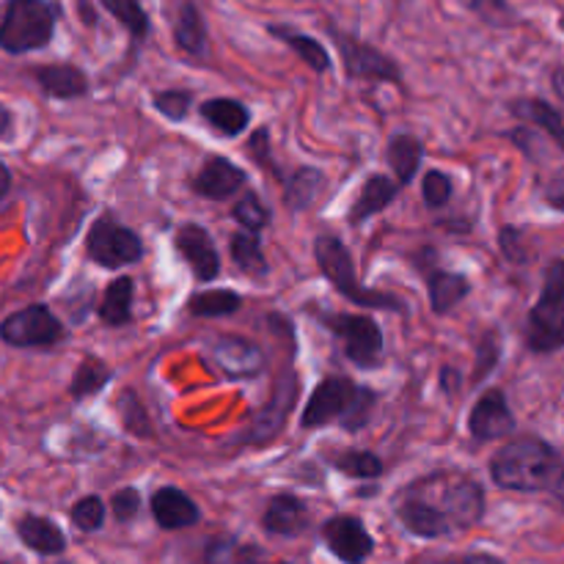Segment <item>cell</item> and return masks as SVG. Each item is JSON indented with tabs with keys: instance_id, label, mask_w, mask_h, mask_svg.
I'll use <instances>...</instances> for the list:
<instances>
[{
	"instance_id": "cell-1",
	"label": "cell",
	"mask_w": 564,
	"mask_h": 564,
	"mask_svg": "<svg viewBox=\"0 0 564 564\" xmlns=\"http://www.w3.org/2000/svg\"><path fill=\"white\" fill-rule=\"evenodd\" d=\"M564 460V452L538 435L512 438L490 460V477L512 494H551Z\"/></svg>"
},
{
	"instance_id": "cell-2",
	"label": "cell",
	"mask_w": 564,
	"mask_h": 564,
	"mask_svg": "<svg viewBox=\"0 0 564 564\" xmlns=\"http://www.w3.org/2000/svg\"><path fill=\"white\" fill-rule=\"evenodd\" d=\"M61 6L53 0H6L0 17V50L25 55L44 50L55 36Z\"/></svg>"
},
{
	"instance_id": "cell-3",
	"label": "cell",
	"mask_w": 564,
	"mask_h": 564,
	"mask_svg": "<svg viewBox=\"0 0 564 564\" xmlns=\"http://www.w3.org/2000/svg\"><path fill=\"white\" fill-rule=\"evenodd\" d=\"M314 259H317L325 279L336 286V292L345 295L350 303H356V306L383 308V312H405V303L400 297L389 295V292L364 290L356 275V264H352L350 251H347L339 237H317V242H314Z\"/></svg>"
},
{
	"instance_id": "cell-4",
	"label": "cell",
	"mask_w": 564,
	"mask_h": 564,
	"mask_svg": "<svg viewBox=\"0 0 564 564\" xmlns=\"http://www.w3.org/2000/svg\"><path fill=\"white\" fill-rule=\"evenodd\" d=\"M86 253L91 262L99 264V268L119 270L127 268V264L141 262L143 242L135 231L116 224L110 215H99L91 224V229H88Z\"/></svg>"
},
{
	"instance_id": "cell-5",
	"label": "cell",
	"mask_w": 564,
	"mask_h": 564,
	"mask_svg": "<svg viewBox=\"0 0 564 564\" xmlns=\"http://www.w3.org/2000/svg\"><path fill=\"white\" fill-rule=\"evenodd\" d=\"M328 36L334 39L336 50L341 55V64H345V75L350 80H369V83H394L400 86L402 72L397 66L394 58H389L386 53H380L372 44L361 42L352 33L339 31V28H328Z\"/></svg>"
},
{
	"instance_id": "cell-6",
	"label": "cell",
	"mask_w": 564,
	"mask_h": 564,
	"mask_svg": "<svg viewBox=\"0 0 564 564\" xmlns=\"http://www.w3.org/2000/svg\"><path fill=\"white\" fill-rule=\"evenodd\" d=\"M64 339L66 328L44 303H31V306L9 314V317L0 323V341L9 347H17V350H28V347H53Z\"/></svg>"
},
{
	"instance_id": "cell-7",
	"label": "cell",
	"mask_w": 564,
	"mask_h": 564,
	"mask_svg": "<svg viewBox=\"0 0 564 564\" xmlns=\"http://www.w3.org/2000/svg\"><path fill=\"white\" fill-rule=\"evenodd\" d=\"M323 325L341 341L345 356L356 367H375L383 356V330L367 314H325Z\"/></svg>"
},
{
	"instance_id": "cell-8",
	"label": "cell",
	"mask_w": 564,
	"mask_h": 564,
	"mask_svg": "<svg viewBox=\"0 0 564 564\" xmlns=\"http://www.w3.org/2000/svg\"><path fill=\"white\" fill-rule=\"evenodd\" d=\"M358 386L350 378H341V375H330L323 383H317V389L308 397L306 408H303L301 427L314 430L325 427L330 422H339L347 413L350 402L356 400Z\"/></svg>"
},
{
	"instance_id": "cell-9",
	"label": "cell",
	"mask_w": 564,
	"mask_h": 564,
	"mask_svg": "<svg viewBox=\"0 0 564 564\" xmlns=\"http://www.w3.org/2000/svg\"><path fill=\"white\" fill-rule=\"evenodd\" d=\"M435 507L444 512L452 529H471L485 518V490L471 477L457 474L446 479L441 488V505Z\"/></svg>"
},
{
	"instance_id": "cell-10",
	"label": "cell",
	"mask_w": 564,
	"mask_h": 564,
	"mask_svg": "<svg viewBox=\"0 0 564 564\" xmlns=\"http://www.w3.org/2000/svg\"><path fill=\"white\" fill-rule=\"evenodd\" d=\"M562 319H564V257L554 259V262L545 268L543 290H540L538 303H534L532 312H529L527 345L549 334V330L554 328V325H560Z\"/></svg>"
},
{
	"instance_id": "cell-11",
	"label": "cell",
	"mask_w": 564,
	"mask_h": 564,
	"mask_svg": "<svg viewBox=\"0 0 564 564\" xmlns=\"http://www.w3.org/2000/svg\"><path fill=\"white\" fill-rule=\"evenodd\" d=\"M323 543L345 564H364L372 556L375 540L356 516H336L325 521Z\"/></svg>"
},
{
	"instance_id": "cell-12",
	"label": "cell",
	"mask_w": 564,
	"mask_h": 564,
	"mask_svg": "<svg viewBox=\"0 0 564 564\" xmlns=\"http://www.w3.org/2000/svg\"><path fill=\"white\" fill-rule=\"evenodd\" d=\"M468 430L477 441H501L516 433V416L501 389H488L471 408Z\"/></svg>"
},
{
	"instance_id": "cell-13",
	"label": "cell",
	"mask_w": 564,
	"mask_h": 564,
	"mask_svg": "<svg viewBox=\"0 0 564 564\" xmlns=\"http://www.w3.org/2000/svg\"><path fill=\"white\" fill-rule=\"evenodd\" d=\"M174 246L198 281H213L215 275L220 273L218 248H215L213 237H209V231L204 229V226L198 224L180 226L174 237Z\"/></svg>"
},
{
	"instance_id": "cell-14",
	"label": "cell",
	"mask_w": 564,
	"mask_h": 564,
	"mask_svg": "<svg viewBox=\"0 0 564 564\" xmlns=\"http://www.w3.org/2000/svg\"><path fill=\"white\" fill-rule=\"evenodd\" d=\"M246 185V171L226 158H207L196 176L191 180V187L196 196L209 198V202H226Z\"/></svg>"
},
{
	"instance_id": "cell-15",
	"label": "cell",
	"mask_w": 564,
	"mask_h": 564,
	"mask_svg": "<svg viewBox=\"0 0 564 564\" xmlns=\"http://www.w3.org/2000/svg\"><path fill=\"white\" fill-rule=\"evenodd\" d=\"M297 400V378L295 372H286L284 378L279 380V386H275L273 397H270L268 405L259 411V416L253 419V427L246 433V441L248 444H262V441H270L279 435V430L284 427L286 422V413L292 411V405H295Z\"/></svg>"
},
{
	"instance_id": "cell-16",
	"label": "cell",
	"mask_w": 564,
	"mask_h": 564,
	"mask_svg": "<svg viewBox=\"0 0 564 564\" xmlns=\"http://www.w3.org/2000/svg\"><path fill=\"white\" fill-rule=\"evenodd\" d=\"M209 356L226 378H257L264 369L262 350L242 336H220Z\"/></svg>"
},
{
	"instance_id": "cell-17",
	"label": "cell",
	"mask_w": 564,
	"mask_h": 564,
	"mask_svg": "<svg viewBox=\"0 0 564 564\" xmlns=\"http://www.w3.org/2000/svg\"><path fill=\"white\" fill-rule=\"evenodd\" d=\"M149 505H152L154 521H158V527L165 529V532L191 529L202 521V512H198L196 501L180 488H160Z\"/></svg>"
},
{
	"instance_id": "cell-18",
	"label": "cell",
	"mask_w": 564,
	"mask_h": 564,
	"mask_svg": "<svg viewBox=\"0 0 564 564\" xmlns=\"http://www.w3.org/2000/svg\"><path fill=\"white\" fill-rule=\"evenodd\" d=\"M308 523H312V516H308L306 501L292 494L273 496L262 516L264 532L275 534V538H297L306 532Z\"/></svg>"
},
{
	"instance_id": "cell-19",
	"label": "cell",
	"mask_w": 564,
	"mask_h": 564,
	"mask_svg": "<svg viewBox=\"0 0 564 564\" xmlns=\"http://www.w3.org/2000/svg\"><path fill=\"white\" fill-rule=\"evenodd\" d=\"M397 518H400V523L413 534V538L422 540H438L455 532L452 523L446 521L444 512L424 499L402 501V505L397 507Z\"/></svg>"
},
{
	"instance_id": "cell-20",
	"label": "cell",
	"mask_w": 564,
	"mask_h": 564,
	"mask_svg": "<svg viewBox=\"0 0 564 564\" xmlns=\"http://www.w3.org/2000/svg\"><path fill=\"white\" fill-rule=\"evenodd\" d=\"M33 80L39 83L47 97L53 99H77L88 94L86 72L75 64H44L33 69Z\"/></svg>"
},
{
	"instance_id": "cell-21",
	"label": "cell",
	"mask_w": 564,
	"mask_h": 564,
	"mask_svg": "<svg viewBox=\"0 0 564 564\" xmlns=\"http://www.w3.org/2000/svg\"><path fill=\"white\" fill-rule=\"evenodd\" d=\"M510 113L521 119L527 127H538L564 152V116L560 108L540 97H521L510 102Z\"/></svg>"
},
{
	"instance_id": "cell-22",
	"label": "cell",
	"mask_w": 564,
	"mask_h": 564,
	"mask_svg": "<svg viewBox=\"0 0 564 564\" xmlns=\"http://www.w3.org/2000/svg\"><path fill=\"white\" fill-rule=\"evenodd\" d=\"M17 538L25 549L39 556H61L66 551V534L55 527L50 518L42 516H22L17 521Z\"/></svg>"
},
{
	"instance_id": "cell-23",
	"label": "cell",
	"mask_w": 564,
	"mask_h": 564,
	"mask_svg": "<svg viewBox=\"0 0 564 564\" xmlns=\"http://www.w3.org/2000/svg\"><path fill=\"white\" fill-rule=\"evenodd\" d=\"M202 119L207 121L213 130H218L224 138H237L248 124H251V110L231 97H215L202 102L198 108Z\"/></svg>"
},
{
	"instance_id": "cell-24",
	"label": "cell",
	"mask_w": 564,
	"mask_h": 564,
	"mask_svg": "<svg viewBox=\"0 0 564 564\" xmlns=\"http://www.w3.org/2000/svg\"><path fill=\"white\" fill-rule=\"evenodd\" d=\"M430 306L435 314H449L452 308L460 306L471 295V281L463 273H449V270H430L427 273Z\"/></svg>"
},
{
	"instance_id": "cell-25",
	"label": "cell",
	"mask_w": 564,
	"mask_h": 564,
	"mask_svg": "<svg viewBox=\"0 0 564 564\" xmlns=\"http://www.w3.org/2000/svg\"><path fill=\"white\" fill-rule=\"evenodd\" d=\"M397 193H400V185H397L391 176L372 174L364 182L356 204L350 207V224H364V220L372 218V215L383 213V209L394 202Z\"/></svg>"
},
{
	"instance_id": "cell-26",
	"label": "cell",
	"mask_w": 564,
	"mask_h": 564,
	"mask_svg": "<svg viewBox=\"0 0 564 564\" xmlns=\"http://www.w3.org/2000/svg\"><path fill=\"white\" fill-rule=\"evenodd\" d=\"M174 42L182 53L196 55V58L207 55V25H204L202 9H198L193 0H185V3L176 9Z\"/></svg>"
},
{
	"instance_id": "cell-27",
	"label": "cell",
	"mask_w": 564,
	"mask_h": 564,
	"mask_svg": "<svg viewBox=\"0 0 564 564\" xmlns=\"http://www.w3.org/2000/svg\"><path fill=\"white\" fill-rule=\"evenodd\" d=\"M386 158H389L391 171H394L397 185L405 187V185H411L413 176H416V171H419V165H422L424 147L416 135H411V132H397V135H391Z\"/></svg>"
},
{
	"instance_id": "cell-28",
	"label": "cell",
	"mask_w": 564,
	"mask_h": 564,
	"mask_svg": "<svg viewBox=\"0 0 564 564\" xmlns=\"http://www.w3.org/2000/svg\"><path fill=\"white\" fill-rule=\"evenodd\" d=\"M132 297H135V281L130 275H119L105 290L102 303H99V317L110 328L132 323Z\"/></svg>"
},
{
	"instance_id": "cell-29",
	"label": "cell",
	"mask_w": 564,
	"mask_h": 564,
	"mask_svg": "<svg viewBox=\"0 0 564 564\" xmlns=\"http://www.w3.org/2000/svg\"><path fill=\"white\" fill-rule=\"evenodd\" d=\"M325 187V174L319 169H297L284 176V202L292 213L308 209Z\"/></svg>"
},
{
	"instance_id": "cell-30",
	"label": "cell",
	"mask_w": 564,
	"mask_h": 564,
	"mask_svg": "<svg viewBox=\"0 0 564 564\" xmlns=\"http://www.w3.org/2000/svg\"><path fill=\"white\" fill-rule=\"evenodd\" d=\"M268 31L273 33L275 39H281V42H284L286 47L295 50L297 58H301L303 64L308 66V69L319 72V75L330 69L328 50H325L323 44H319L314 36H306V33H295V31H292V28H284V25H281V28L279 25H270Z\"/></svg>"
},
{
	"instance_id": "cell-31",
	"label": "cell",
	"mask_w": 564,
	"mask_h": 564,
	"mask_svg": "<svg viewBox=\"0 0 564 564\" xmlns=\"http://www.w3.org/2000/svg\"><path fill=\"white\" fill-rule=\"evenodd\" d=\"M242 297L231 290H207L196 292L187 301V312L193 317H229V314L240 312Z\"/></svg>"
},
{
	"instance_id": "cell-32",
	"label": "cell",
	"mask_w": 564,
	"mask_h": 564,
	"mask_svg": "<svg viewBox=\"0 0 564 564\" xmlns=\"http://www.w3.org/2000/svg\"><path fill=\"white\" fill-rule=\"evenodd\" d=\"M231 259L246 275H264L268 273V259H264L262 242L251 231H237L229 240Z\"/></svg>"
},
{
	"instance_id": "cell-33",
	"label": "cell",
	"mask_w": 564,
	"mask_h": 564,
	"mask_svg": "<svg viewBox=\"0 0 564 564\" xmlns=\"http://www.w3.org/2000/svg\"><path fill=\"white\" fill-rule=\"evenodd\" d=\"M110 378H113V372H110L108 364H102L99 358L88 356L83 358L80 367H77L75 378H72V397H75L77 402L80 400H88V397H94L97 391H102L105 386L110 383Z\"/></svg>"
},
{
	"instance_id": "cell-34",
	"label": "cell",
	"mask_w": 564,
	"mask_h": 564,
	"mask_svg": "<svg viewBox=\"0 0 564 564\" xmlns=\"http://www.w3.org/2000/svg\"><path fill=\"white\" fill-rule=\"evenodd\" d=\"M99 3H102V9L108 11V14H113L116 20L127 28L132 42H143V39H149L152 22H149V14L143 11L141 0H99Z\"/></svg>"
},
{
	"instance_id": "cell-35",
	"label": "cell",
	"mask_w": 564,
	"mask_h": 564,
	"mask_svg": "<svg viewBox=\"0 0 564 564\" xmlns=\"http://www.w3.org/2000/svg\"><path fill=\"white\" fill-rule=\"evenodd\" d=\"M334 468L352 479H378L383 474V460L375 452L347 449L334 457Z\"/></svg>"
},
{
	"instance_id": "cell-36",
	"label": "cell",
	"mask_w": 564,
	"mask_h": 564,
	"mask_svg": "<svg viewBox=\"0 0 564 564\" xmlns=\"http://www.w3.org/2000/svg\"><path fill=\"white\" fill-rule=\"evenodd\" d=\"M119 413H121V424L127 427V433H132L135 438L149 441L152 438V424H149L147 411H143L141 400H138L135 391H121L119 397Z\"/></svg>"
},
{
	"instance_id": "cell-37",
	"label": "cell",
	"mask_w": 564,
	"mask_h": 564,
	"mask_svg": "<svg viewBox=\"0 0 564 564\" xmlns=\"http://www.w3.org/2000/svg\"><path fill=\"white\" fill-rule=\"evenodd\" d=\"M466 11H471L474 17L485 22V25L494 28H510L516 22V11L507 0H457Z\"/></svg>"
},
{
	"instance_id": "cell-38",
	"label": "cell",
	"mask_w": 564,
	"mask_h": 564,
	"mask_svg": "<svg viewBox=\"0 0 564 564\" xmlns=\"http://www.w3.org/2000/svg\"><path fill=\"white\" fill-rule=\"evenodd\" d=\"M231 215H235L237 224H240L246 231H251V235H259V231L270 224V209L264 207V204L259 202L257 193L251 191H248L246 196L237 198Z\"/></svg>"
},
{
	"instance_id": "cell-39",
	"label": "cell",
	"mask_w": 564,
	"mask_h": 564,
	"mask_svg": "<svg viewBox=\"0 0 564 564\" xmlns=\"http://www.w3.org/2000/svg\"><path fill=\"white\" fill-rule=\"evenodd\" d=\"M69 518L72 523H75L80 532L91 534V532H99L105 523V505L99 496H83L80 501H75V507L69 510Z\"/></svg>"
},
{
	"instance_id": "cell-40",
	"label": "cell",
	"mask_w": 564,
	"mask_h": 564,
	"mask_svg": "<svg viewBox=\"0 0 564 564\" xmlns=\"http://www.w3.org/2000/svg\"><path fill=\"white\" fill-rule=\"evenodd\" d=\"M375 402H378V394H375L372 389H367V386H358L356 400L350 402L347 413L339 419L341 427L350 430V433H358V430H361V427H367L369 416H372Z\"/></svg>"
},
{
	"instance_id": "cell-41",
	"label": "cell",
	"mask_w": 564,
	"mask_h": 564,
	"mask_svg": "<svg viewBox=\"0 0 564 564\" xmlns=\"http://www.w3.org/2000/svg\"><path fill=\"white\" fill-rule=\"evenodd\" d=\"M154 108L171 121H182L187 116L193 105V94L185 91V88H169V91H158L152 97Z\"/></svg>"
},
{
	"instance_id": "cell-42",
	"label": "cell",
	"mask_w": 564,
	"mask_h": 564,
	"mask_svg": "<svg viewBox=\"0 0 564 564\" xmlns=\"http://www.w3.org/2000/svg\"><path fill=\"white\" fill-rule=\"evenodd\" d=\"M452 191H455V185H452V176L444 174V171L433 169L424 174L422 180V196L424 202H427V207H444V204H449L452 198Z\"/></svg>"
},
{
	"instance_id": "cell-43",
	"label": "cell",
	"mask_w": 564,
	"mask_h": 564,
	"mask_svg": "<svg viewBox=\"0 0 564 564\" xmlns=\"http://www.w3.org/2000/svg\"><path fill=\"white\" fill-rule=\"evenodd\" d=\"M499 358H501V341L494 330H488L477 347V369H474V383H479V380L488 378V375L496 369V364H499Z\"/></svg>"
},
{
	"instance_id": "cell-44",
	"label": "cell",
	"mask_w": 564,
	"mask_h": 564,
	"mask_svg": "<svg viewBox=\"0 0 564 564\" xmlns=\"http://www.w3.org/2000/svg\"><path fill=\"white\" fill-rule=\"evenodd\" d=\"M499 248H501V253H505L507 262H512V264L529 262V248H527V242H523V231L518 229V226H501Z\"/></svg>"
},
{
	"instance_id": "cell-45",
	"label": "cell",
	"mask_w": 564,
	"mask_h": 564,
	"mask_svg": "<svg viewBox=\"0 0 564 564\" xmlns=\"http://www.w3.org/2000/svg\"><path fill=\"white\" fill-rule=\"evenodd\" d=\"M110 510H113V518L119 523H130L132 518L141 510V494L135 488H121L119 494H113L110 499Z\"/></svg>"
},
{
	"instance_id": "cell-46",
	"label": "cell",
	"mask_w": 564,
	"mask_h": 564,
	"mask_svg": "<svg viewBox=\"0 0 564 564\" xmlns=\"http://www.w3.org/2000/svg\"><path fill=\"white\" fill-rule=\"evenodd\" d=\"M248 149H251V158L257 160L259 169L270 171V174H273L275 180L284 182L286 174H281V169L273 163V158H270V135H268V130H257V132H253L251 143H248Z\"/></svg>"
},
{
	"instance_id": "cell-47",
	"label": "cell",
	"mask_w": 564,
	"mask_h": 564,
	"mask_svg": "<svg viewBox=\"0 0 564 564\" xmlns=\"http://www.w3.org/2000/svg\"><path fill=\"white\" fill-rule=\"evenodd\" d=\"M237 543L231 538H213L204 551L202 564H235Z\"/></svg>"
},
{
	"instance_id": "cell-48",
	"label": "cell",
	"mask_w": 564,
	"mask_h": 564,
	"mask_svg": "<svg viewBox=\"0 0 564 564\" xmlns=\"http://www.w3.org/2000/svg\"><path fill=\"white\" fill-rule=\"evenodd\" d=\"M527 347L532 352H538V356H549V352L562 350V347H564V319H562L560 325H554V328H551L545 336H540V339L529 341Z\"/></svg>"
},
{
	"instance_id": "cell-49",
	"label": "cell",
	"mask_w": 564,
	"mask_h": 564,
	"mask_svg": "<svg viewBox=\"0 0 564 564\" xmlns=\"http://www.w3.org/2000/svg\"><path fill=\"white\" fill-rule=\"evenodd\" d=\"M543 202L556 213H564V171L551 176L543 187Z\"/></svg>"
},
{
	"instance_id": "cell-50",
	"label": "cell",
	"mask_w": 564,
	"mask_h": 564,
	"mask_svg": "<svg viewBox=\"0 0 564 564\" xmlns=\"http://www.w3.org/2000/svg\"><path fill=\"white\" fill-rule=\"evenodd\" d=\"M235 564H286V562H273L264 551H259L257 545H242V549H237Z\"/></svg>"
},
{
	"instance_id": "cell-51",
	"label": "cell",
	"mask_w": 564,
	"mask_h": 564,
	"mask_svg": "<svg viewBox=\"0 0 564 564\" xmlns=\"http://www.w3.org/2000/svg\"><path fill=\"white\" fill-rule=\"evenodd\" d=\"M438 564H507V562L494 554H460V556H446V560Z\"/></svg>"
},
{
	"instance_id": "cell-52",
	"label": "cell",
	"mask_w": 564,
	"mask_h": 564,
	"mask_svg": "<svg viewBox=\"0 0 564 564\" xmlns=\"http://www.w3.org/2000/svg\"><path fill=\"white\" fill-rule=\"evenodd\" d=\"M441 389H444L446 394H457V391H460V375L452 367L441 369Z\"/></svg>"
},
{
	"instance_id": "cell-53",
	"label": "cell",
	"mask_w": 564,
	"mask_h": 564,
	"mask_svg": "<svg viewBox=\"0 0 564 564\" xmlns=\"http://www.w3.org/2000/svg\"><path fill=\"white\" fill-rule=\"evenodd\" d=\"M549 499L554 501V507H556V510L564 512V460H562V468H560V474H556V482H554V488H551Z\"/></svg>"
},
{
	"instance_id": "cell-54",
	"label": "cell",
	"mask_w": 564,
	"mask_h": 564,
	"mask_svg": "<svg viewBox=\"0 0 564 564\" xmlns=\"http://www.w3.org/2000/svg\"><path fill=\"white\" fill-rule=\"evenodd\" d=\"M551 88H554L556 97H560L564 102V64L556 66V69L551 72Z\"/></svg>"
},
{
	"instance_id": "cell-55",
	"label": "cell",
	"mask_w": 564,
	"mask_h": 564,
	"mask_svg": "<svg viewBox=\"0 0 564 564\" xmlns=\"http://www.w3.org/2000/svg\"><path fill=\"white\" fill-rule=\"evenodd\" d=\"M77 9H80V20L86 22V25H97V14H94V9L88 6V0H77Z\"/></svg>"
},
{
	"instance_id": "cell-56",
	"label": "cell",
	"mask_w": 564,
	"mask_h": 564,
	"mask_svg": "<svg viewBox=\"0 0 564 564\" xmlns=\"http://www.w3.org/2000/svg\"><path fill=\"white\" fill-rule=\"evenodd\" d=\"M9 191H11V171H9V165L0 163V202H3L6 193Z\"/></svg>"
},
{
	"instance_id": "cell-57",
	"label": "cell",
	"mask_w": 564,
	"mask_h": 564,
	"mask_svg": "<svg viewBox=\"0 0 564 564\" xmlns=\"http://www.w3.org/2000/svg\"><path fill=\"white\" fill-rule=\"evenodd\" d=\"M11 121H14V119H11V110L6 108L3 102H0V138H6V135H9V130H11Z\"/></svg>"
},
{
	"instance_id": "cell-58",
	"label": "cell",
	"mask_w": 564,
	"mask_h": 564,
	"mask_svg": "<svg viewBox=\"0 0 564 564\" xmlns=\"http://www.w3.org/2000/svg\"><path fill=\"white\" fill-rule=\"evenodd\" d=\"M58 564H75V562H58Z\"/></svg>"
},
{
	"instance_id": "cell-59",
	"label": "cell",
	"mask_w": 564,
	"mask_h": 564,
	"mask_svg": "<svg viewBox=\"0 0 564 564\" xmlns=\"http://www.w3.org/2000/svg\"><path fill=\"white\" fill-rule=\"evenodd\" d=\"M0 564H6V562H0Z\"/></svg>"
}]
</instances>
